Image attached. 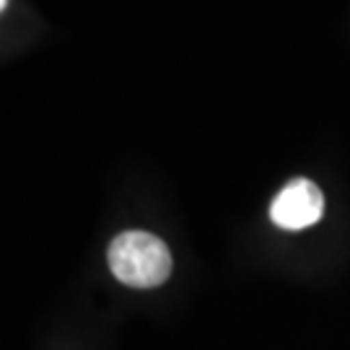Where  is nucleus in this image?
Wrapping results in <instances>:
<instances>
[{"label":"nucleus","instance_id":"f257e3e1","mask_svg":"<svg viewBox=\"0 0 350 350\" xmlns=\"http://www.w3.org/2000/svg\"><path fill=\"white\" fill-rule=\"evenodd\" d=\"M109 267L125 286L156 288L172 273V254L159 237L146 231H125L109 247Z\"/></svg>","mask_w":350,"mask_h":350},{"label":"nucleus","instance_id":"f03ea898","mask_svg":"<svg viewBox=\"0 0 350 350\" xmlns=\"http://www.w3.org/2000/svg\"><path fill=\"white\" fill-rule=\"evenodd\" d=\"M325 215V198L322 189L312 179H293L278 192V198L270 205L273 224L286 231H301L309 228Z\"/></svg>","mask_w":350,"mask_h":350},{"label":"nucleus","instance_id":"7ed1b4c3","mask_svg":"<svg viewBox=\"0 0 350 350\" xmlns=\"http://www.w3.org/2000/svg\"><path fill=\"white\" fill-rule=\"evenodd\" d=\"M0 3H3V8H5V5H8V0H0Z\"/></svg>","mask_w":350,"mask_h":350}]
</instances>
